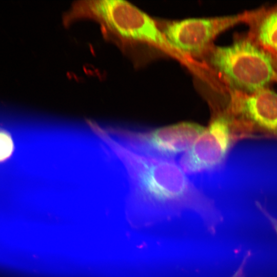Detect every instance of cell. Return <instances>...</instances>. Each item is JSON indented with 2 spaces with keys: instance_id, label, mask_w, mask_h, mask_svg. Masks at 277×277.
Returning a JSON list of instances; mask_svg holds the SVG:
<instances>
[{
  "instance_id": "6da1fadb",
  "label": "cell",
  "mask_w": 277,
  "mask_h": 277,
  "mask_svg": "<svg viewBox=\"0 0 277 277\" xmlns=\"http://www.w3.org/2000/svg\"><path fill=\"white\" fill-rule=\"evenodd\" d=\"M101 140L124 166L128 184V210L142 223H160L187 215L205 219L213 212L214 201L173 158L135 152L107 133Z\"/></svg>"
},
{
  "instance_id": "7a4b0ae2",
  "label": "cell",
  "mask_w": 277,
  "mask_h": 277,
  "mask_svg": "<svg viewBox=\"0 0 277 277\" xmlns=\"http://www.w3.org/2000/svg\"><path fill=\"white\" fill-rule=\"evenodd\" d=\"M84 20L96 23L104 39L122 50L131 43L147 42L169 51L175 50L154 21L126 1H75L62 16L66 27Z\"/></svg>"
},
{
  "instance_id": "3957f363",
  "label": "cell",
  "mask_w": 277,
  "mask_h": 277,
  "mask_svg": "<svg viewBox=\"0 0 277 277\" xmlns=\"http://www.w3.org/2000/svg\"><path fill=\"white\" fill-rule=\"evenodd\" d=\"M211 65L234 87L252 93L277 81V64L274 56L249 37L227 46L211 50Z\"/></svg>"
},
{
  "instance_id": "277c9868",
  "label": "cell",
  "mask_w": 277,
  "mask_h": 277,
  "mask_svg": "<svg viewBox=\"0 0 277 277\" xmlns=\"http://www.w3.org/2000/svg\"><path fill=\"white\" fill-rule=\"evenodd\" d=\"M105 129L120 143L135 152L168 158H173L188 149L205 129L197 124L187 122L145 130L115 127Z\"/></svg>"
},
{
  "instance_id": "5b68a950",
  "label": "cell",
  "mask_w": 277,
  "mask_h": 277,
  "mask_svg": "<svg viewBox=\"0 0 277 277\" xmlns=\"http://www.w3.org/2000/svg\"><path fill=\"white\" fill-rule=\"evenodd\" d=\"M230 117H213L191 147L179 159L183 170L191 178L215 174L221 168L230 149L232 138Z\"/></svg>"
},
{
  "instance_id": "8992f818",
  "label": "cell",
  "mask_w": 277,
  "mask_h": 277,
  "mask_svg": "<svg viewBox=\"0 0 277 277\" xmlns=\"http://www.w3.org/2000/svg\"><path fill=\"white\" fill-rule=\"evenodd\" d=\"M260 9L236 15L209 18H190L167 23L162 30L169 44L180 52L199 53L212 40L229 28L242 22L249 23Z\"/></svg>"
},
{
  "instance_id": "52a82bcc",
  "label": "cell",
  "mask_w": 277,
  "mask_h": 277,
  "mask_svg": "<svg viewBox=\"0 0 277 277\" xmlns=\"http://www.w3.org/2000/svg\"><path fill=\"white\" fill-rule=\"evenodd\" d=\"M230 109L265 130L277 133V93L266 88L247 93L231 94Z\"/></svg>"
},
{
  "instance_id": "ba28073f",
  "label": "cell",
  "mask_w": 277,
  "mask_h": 277,
  "mask_svg": "<svg viewBox=\"0 0 277 277\" xmlns=\"http://www.w3.org/2000/svg\"><path fill=\"white\" fill-rule=\"evenodd\" d=\"M249 38L263 49L277 58V5L261 9L249 23Z\"/></svg>"
},
{
  "instance_id": "9c48e42d",
  "label": "cell",
  "mask_w": 277,
  "mask_h": 277,
  "mask_svg": "<svg viewBox=\"0 0 277 277\" xmlns=\"http://www.w3.org/2000/svg\"><path fill=\"white\" fill-rule=\"evenodd\" d=\"M13 148V142L10 135L5 132L0 131V161L9 157Z\"/></svg>"
},
{
  "instance_id": "30bf717a",
  "label": "cell",
  "mask_w": 277,
  "mask_h": 277,
  "mask_svg": "<svg viewBox=\"0 0 277 277\" xmlns=\"http://www.w3.org/2000/svg\"><path fill=\"white\" fill-rule=\"evenodd\" d=\"M255 205L258 209L261 212V213L269 222L271 226L277 235V218L272 215L268 211L267 208L261 203H259V202H256Z\"/></svg>"
},
{
  "instance_id": "8fae6325",
  "label": "cell",
  "mask_w": 277,
  "mask_h": 277,
  "mask_svg": "<svg viewBox=\"0 0 277 277\" xmlns=\"http://www.w3.org/2000/svg\"><path fill=\"white\" fill-rule=\"evenodd\" d=\"M230 277H246L245 273L241 270H236Z\"/></svg>"
}]
</instances>
